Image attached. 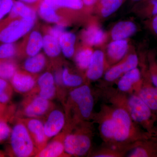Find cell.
I'll return each mask as SVG.
<instances>
[{"label":"cell","mask_w":157,"mask_h":157,"mask_svg":"<svg viewBox=\"0 0 157 157\" xmlns=\"http://www.w3.org/2000/svg\"><path fill=\"white\" fill-rule=\"evenodd\" d=\"M110 112L114 122L113 143L127 145L152 136L135 123L122 105L114 104Z\"/></svg>","instance_id":"1"},{"label":"cell","mask_w":157,"mask_h":157,"mask_svg":"<svg viewBox=\"0 0 157 157\" xmlns=\"http://www.w3.org/2000/svg\"><path fill=\"white\" fill-rule=\"evenodd\" d=\"M113 103L123 106L133 121L151 136L157 135V115L136 94L115 99Z\"/></svg>","instance_id":"2"},{"label":"cell","mask_w":157,"mask_h":157,"mask_svg":"<svg viewBox=\"0 0 157 157\" xmlns=\"http://www.w3.org/2000/svg\"><path fill=\"white\" fill-rule=\"evenodd\" d=\"M11 144L13 153L18 157H29L38 151L25 125L18 122L11 131Z\"/></svg>","instance_id":"3"},{"label":"cell","mask_w":157,"mask_h":157,"mask_svg":"<svg viewBox=\"0 0 157 157\" xmlns=\"http://www.w3.org/2000/svg\"><path fill=\"white\" fill-rule=\"evenodd\" d=\"M70 98L84 119L90 118L92 113L94 100L91 90L87 85L77 87L70 93Z\"/></svg>","instance_id":"4"},{"label":"cell","mask_w":157,"mask_h":157,"mask_svg":"<svg viewBox=\"0 0 157 157\" xmlns=\"http://www.w3.org/2000/svg\"><path fill=\"white\" fill-rule=\"evenodd\" d=\"M65 151L70 155L82 156L87 154L91 145L90 136L84 133L67 135L63 140Z\"/></svg>","instance_id":"5"},{"label":"cell","mask_w":157,"mask_h":157,"mask_svg":"<svg viewBox=\"0 0 157 157\" xmlns=\"http://www.w3.org/2000/svg\"><path fill=\"white\" fill-rule=\"evenodd\" d=\"M35 19L22 18L11 22L0 33V41L5 43H12L30 30Z\"/></svg>","instance_id":"6"},{"label":"cell","mask_w":157,"mask_h":157,"mask_svg":"<svg viewBox=\"0 0 157 157\" xmlns=\"http://www.w3.org/2000/svg\"><path fill=\"white\" fill-rule=\"evenodd\" d=\"M138 59L137 55L132 54L109 68L105 73L104 78L108 82L115 81L124 73L137 67Z\"/></svg>","instance_id":"7"},{"label":"cell","mask_w":157,"mask_h":157,"mask_svg":"<svg viewBox=\"0 0 157 157\" xmlns=\"http://www.w3.org/2000/svg\"><path fill=\"white\" fill-rule=\"evenodd\" d=\"M127 156L157 157V135L151 136L135 142Z\"/></svg>","instance_id":"8"},{"label":"cell","mask_w":157,"mask_h":157,"mask_svg":"<svg viewBox=\"0 0 157 157\" xmlns=\"http://www.w3.org/2000/svg\"><path fill=\"white\" fill-rule=\"evenodd\" d=\"M135 90L136 95L157 115V88L152 83L149 75Z\"/></svg>","instance_id":"9"},{"label":"cell","mask_w":157,"mask_h":157,"mask_svg":"<svg viewBox=\"0 0 157 157\" xmlns=\"http://www.w3.org/2000/svg\"><path fill=\"white\" fill-rule=\"evenodd\" d=\"M24 123L28 129L38 152L40 151L47 144L48 139L44 131V124L41 121L35 118H28L25 120Z\"/></svg>","instance_id":"10"},{"label":"cell","mask_w":157,"mask_h":157,"mask_svg":"<svg viewBox=\"0 0 157 157\" xmlns=\"http://www.w3.org/2000/svg\"><path fill=\"white\" fill-rule=\"evenodd\" d=\"M50 107L49 100L39 95L35 96L25 102L24 105L23 114L28 118L38 117L48 112Z\"/></svg>","instance_id":"11"},{"label":"cell","mask_w":157,"mask_h":157,"mask_svg":"<svg viewBox=\"0 0 157 157\" xmlns=\"http://www.w3.org/2000/svg\"><path fill=\"white\" fill-rule=\"evenodd\" d=\"M65 116L63 113L58 109L52 111L44 124V131L48 138L56 136L63 128Z\"/></svg>","instance_id":"12"},{"label":"cell","mask_w":157,"mask_h":157,"mask_svg":"<svg viewBox=\"0 0 157 157\" xmlns=\"http://www.w3.org/2000/svg\"><path fill=\"white\" fill-rule=\"evenodd\" d=\"M141 73L137 68L124 73L117 83L118 89L121 92H129L135 90L141 84Z\"/></svg>","instance_id":"13"},{"label":"cell","mask_w":157,"mask_h":157,"mask_svg":"<svg viewBox=\"0 0 157 157\" xmlns=\"http://www.w3.org/2000/svg\"><path fill=\"white\" fill-rule=\"evenodd\" d=\"M105 68V56L101 50H96L93 53L90 63L87 69L86 75L88 78L95 81L101 78Z\"/></svg>","instance_id":"14"},{"label":"cell","mask_w":157,"mask_h":157,"mask_svg":"<svg viewBox=\"0 0 157 157\" xmlns=\"http://www.w3.org/2000/svg\"><path fill=\"white\" fill-rule=\"evenodd\" d=\"M99 122V129L101 137L106 142L113 143L114 122L111 116L110 108L104 109Z\"/></svg>","instance_id":"15"},{"label":"cell","mask_w":157,"mask_h":157,"mask_svg":"<svg viewBox=\"0 0 157 157\" xmlns=\"http://www.w3.org/2000/svg\"><path fill=\"white\" fill-rule=\"evenodd\" d=\"M137 26L130 21L118 23L112 29L111 35L113 40H125L136 33Z\"/></svg>","instance_id":"16"},{"label":"cell","mask_w":157,"mask_h":157,"mask_svg":"<svg viewBox=\"0 0 157 157\" xmlns=\"http://www.w3.org/2000/svg\"><path fill=\"white\" fill-rule=\"evenodd\" d=\"M11 84L17 92L25 93L28 92L33 89L36 82L30 75L16 73L11 78Z\"/></svg>","instance_id":"17"},{"label":"cell","mask_w":157,"mask_h":157,"mask_svg":"<svg viewBox=\"0 0 157 157\" xmlns=\"http://www.w3.org/2000/svg\"><path fill=\"white\" fill-rule=\"evenodd\" d=\"M126 40H113L108 45L107 53L111 61L116 63L122 59L128 49Z\"/></svg>","instance_id":"18"},{"label":"cell","mask_w":157,"mask_h":157,"mask_svg":"<svg viewBox=\"0 0 157 157\" xmlns=\"http://www.w3.org/2000/svg\"><path fill=\"white\" fill-rule=\"evenodd\" d=\"M105 32L98 26H91L84 32V41L88 45H99L102 44L106 39Z\"/></svg>","instance_id":"19"},{"label":"cell","mask_w":157,"mask_h":157,"mask_svg":"<svg viewBox=\"0 0 157 157\" xmlns=\"http://www.w3.org/2000/svg\"><path fill=\"white\" fill-rule=\"evenodd\" d=\"M65 151L63 141L55 140L50 142L42 150L38 152L36 157H59Z\"/></svg>","instance_id":"20"},{"label":"cell","mask_w":157,"mask_h":157,"mask_svg":"<svg viewBox=\"0 0 157 157\" xmlns=\"http://www.w3.org/2000/svg\"><path fill=\"white\" fill-rule=\"evenodd\" d=\"M76 36L73 33L65 32L59 39L61 49L66 57L70 58L74 53Z\"/></svg>","instance_id":"21"},{"label":"cell","mask_w":157,"mask_h":157,"mask_svg":"<svg viewBox=\"0 0 157 157\" xmlns=\"http://www.w3.org/2000/svg\"><path fill=\"white\" fill-rule=\"evenodd\" d=\"M42 48L46 54L51 57L58 56L61 50L58 39L50 35L43 37Z\"/></svg>","instance_id":"22"},{"label":"cell","mask_w":157,"mask_h":157,"mask_svg":"<svg viewBox=\"0 0 157 157\" xmlns=\"http://www.w3.org/2000/svg\"><path fill=\"white\" fill-rule=\"evenodd\" d=\"M10 15L11 17L21 16L22 18H32L36 19L35 11L24 3L21 1H15L11 9Z\"/></svg>","instance_id":"23"},{"label":"cell","mask_w":157,"mask_h":157,"mask_svg":"<svg viewBox=\"0 0 157 157\" xmlns=\"http://www.w3.org/2000/svg\"><path fill=\"white\" fill-rule=\"evenodd\" d=\"M45 64V56L41 54H38L29 58L25 61L24 68L29 73H38L43 69Z\"/></svg>","instance_id":"24"},{"label":"cell","mask_w":157,"mask_h":157,"mask_svg":"<svg viewBox=\"0 0 157 157\" xmlns=\"http://www.w3.org/2000/svg\"><path fill=\"white\" fill-rule=\"evenodd\" d=\"M43 37L39 32L33 31L30 36L26 52L30 56L38 54L43 45Z\"/></svg>","instance_id":"25"},{"label":"cell","mask_w":157,"mask_h":157,"mask_svg":"<svg viewBox=\"0 0 157 157\" xmlns=\"http://www.w3.org/2000/svg\"><path fill=\"white\" fill-rule=\"evenodd\" d=\"M46 4L56 10L59 8L78 10L83 7L82 0H43Z\"/></svg>","instance_id":"26"},{"label":"cell","mask_w":157,"mask_h":157,"mask_svg":"<svg viewBox=\"0 0 157 157\" xmlns=\"http://www.w3.org/2000/svg\"><path fill=\"white\" fill-rule=\"evenodd\" d=\"M39 11L41 17L48 22L56 23L60 20V17L56 12V10L44 1L41 3Z\"/></svg>","instance_id":"27"},{"label":"cell","mask_w":157,"mask_h":157,"mask_svg":"<svg viewBox=\"0 0 157 157\" xmlns=\"http://www.w3.org/2000/svg\"><path fill=\"white\" fill-rule=\"evenodd\" d=\"M123 0H101V13L106 17L116 11L122 4Z\"/></svg>","instance_id":"28"},{"label":"cell","mask_w":157,"mask_h":157,"mask_svg":"<svg viewBox=\"0 0 157 157\" xmlns=\"http://www.w3.org/2000/svg\"><path fill=\"white\" fill-rule=\"evenodd\" d=\"M94 52L90 48H85L78 52L75 60L78 67L82 70L87 69L89 66Z\"/></svg>","instance_id":"29"},{"label":"cell","mask_w":157,"mask_h":157,"mask_svg":"<svg viewBox=\"0 0 157 157\" xmlns=\"http://www.w3.org/2000/svg\"><path fill=\"white\" fill-rule=\"evenodd\" d=\"M62 75L63 83L68 87H78L83 82V79L81 76L71 74L67 68L63 70Z\"/></svg>","instance_id":"30"},{"label":"cell","mask_w":157,"mask_h":157,"mask_svg":"<svg viewBox=\"0 0 157 157\" xmlns=\"http://www.w3.org/2000/svg\"><path fill=\"white\" fill-rule=\"evenodd\" d=\"M13 94V88L6 81L0 78V103L8 104L11 100Z\"/></svg>","instance_id":"31"},{"label":"cell","mask_w":157,"mask_h":157,"mask_svg":"<svg viewBox=\"0 0 157 157\" xmlns=\"http://www.w3.org/2000/svg\"><path fill=\"white\" fill-rule=\"evenodd\" d=\"M16 67L14 63L9 61L0 62V78L9 79L16 73Z\"/></svg>","instance_id":"32"},{"label":"cell","mask_w":157,"mask_h":157,"mask_svg":"<svg viewBox=\"0 0 157 157\" xmlns=\"http://www.w3.org/2000/svg\"><path fill=\"white\" fill-rule=\"evenodd\" d=\"M127 151L126 150L119 149L116 148L106 149L98 152L94 155L95 157H122Z\"/></svg>","instance_id":"33"},{"label":"cell","mask_w":157,"mask_h":157,"mask_svg":"<svg viewBox=\"0 0 157 157\" xmlns=\"http://www.w3.org/2000/svg\"><path fill=\"white\" fill-rule=\"evenodd\" d=\"M54 77L50 73L46 72L40 76L38 80L39 89L45 88L55 85Z\"/></svg>","instance_id":"34"},{"label":"cell","mask_w":157,"mask_h":157,"mask_svg":"<svg viewBox=\"0 0 157 157\" xmlns=\"http://www.w3.org/2000/svg\"><path fill=\"white\" fill-rule=\"evenodd\" d=\"M15 53V48L11 43H6L0 46V59L11 57Z\"/></svg>","instance_id":"35"},{"label":"cell","mask_w":157,"mask_h":157,"mask_svg":"<svg viewBox=\"0 0 157 157\" xmlns=\"http://www.w3.org/2000/svg\"><path fill=\"white\" fill-rule=\"evenodd\" d=\"M149 75L152 83L157 88V61L154 59H150Z\"/></svg>","instance_id":"36"},{"label":"cell","mask_w":157,"mask_h":157,"mask_svg":"<svg viewBox=\"0 0 157 157\" xmlns=\"http://www.w3.org/2000/svg\"><path fill=\"white\" fill-rule=\"evenodd\" d=\"M6 120L0 119V142L6 140L11 135V131Z\"/></svg>","instance_id":"37"},{"label":"cell","mask_w":157,"mask_h":157,"mask_svg":"<svg viewBox=\"0 0 157 157\" xmlns=\"http://www.w3.org/2000/svg\"><path fill=\"white\" fill-rule=\"evenodd\" d=\"M56 93L55 85L45 88L39 89V95L41 98L49 100L54 98Z\"/></svg>","instance_id":"38"},{"label":"cell","mask_w":157,"mask_h":157,"mask_svg":"<svg viewBox=\"0 0 157 157\" xmlns=\"http://www.w3.org/2000/svg\"><path fill=\"white\" fill-rule=\"evenodd\" d=\"M147 16L152 17L157 15V0H149L144 9Z\"/></svg>","instance_id":"39"},{"label":"cell","mask_w":157,"mask_h":157,"mask_svg":"<svg viewBox=\"0 0 157 157\" xmlns=\"http://www.w3.org/2000/svg\"><path fill=\"white\" fill-rule=\"evenodd\" d=\"M14 2L13 0H0V12L4 16L11 11Z\"/></svg>","instance_id":"40"},{"label":"cell","mask_w":157,"mask_h":157,"mask_svg":"<svg viewBox=\"0 0 157 157\" xmlns=\"http://www.w3.org/2000/svg\"><path fill=\"white\" fill-rule=\"evenodd\" d=\"M65 30L66 29L64 25H58L55 26L51 29L49 31V35H51L52 36L59 40L60 37L66 32Z\"/></svg>","instance_id":"41"},{"label":"cell","mask_w":157,"mask_h":157,"mask_svg":"<svg viewBox=\"0 0 157 157\" xmlns=\"http://www.w3.org/2000/svg\"><path fill=\"white\" fill-rule=\"evenodd\" d=\"M148 25L152 31L157 36V15L151 17L148 21Z\"/></svg>","instance_id":"42"},{"label":"cell","mask_w":157,"mask_h":157,"mask_svg":"<svg viewBox=\"0 0 157 157\" xmlns=\"http://www.w3.org/2000/svg\"><path fill=\"white\" fill-rule=\"evenodd\" d=\"M8 114H7V109L6 104L0 103V119H3L6 120V117H8Z\"/></svg>","instance_id":"43"},{"label":"cell","mask_w":157,"mask_h":157,"mask_svg":"<svg viewBox=\"0 0 157 157\" xmlns=\"http://www.w3.org/2000/svg\"><path fill=\"white\" fill-rule=\"evenodd\" d=\"M55 82L58 85H61L63 84V80H62V73H56L55 74V76L54 78Z\"/></svg>","instance_id":"44"},{"label":"cell","mask_w":157,"mask_h":157,"mask_svg":"<svg viewBox=\"0 0 157 157\" xmlns=\"http://www.w3.org/2000/svg\"><path fill=\"white\" fill-rule=\"evenodd\" d=\"M84 5L87 6H91L96 2L97 0H82Z\"/></svg>","instance_id":"45"},{"label":"cell","mask_w":157,"mask_h":157,"mask_svg":"<svg viewBox=\"0 0 157 157\" xmlns=\"http://www.w3.org/2000/svg\"><path fill=\"white\" fill-rule=\"evenodd\" d=\"M39 0H19V1L23 3H28V4H32L36 2Z\"/></svg>","instance_id":"46"},{"label":"cell","mask_w":157,"mask_h":157,"mask_svg":"<svg viewBox=\"0 0 157 157\" xmlns=\"http://www.w3.org/2000/svg\"><path fill=\"white\" fill-rule=\"evenodd\" d=\"M3 15H2V14H1V13H0V19H1V18H2V17H3Z\"/></svg>","instance_id":"47"},{"label":"cell","mask_w":157,"mask_h":157,"mask_svg":"<svg viewBox=\"0 0 157 157\" xmlns=\"http://www.w3.org/2000/svg\"><path fill=\"white\" fill-rule=\"evenodd\" d=\"M3 156V155L2 154L0 153V157Z\"/></svg>","instance_id":"48"},{"label":"cell","mask_w":157,"mask_h":157,"mask_svg":"<svg viewBox=\"0 0 157 157\" xmlns=\"http://www.w3.org/2000/svg\"><path fill=\"white\" fill-rule=\"evenodd\" d=\"M133 1H140V0H133Z\"/></svg>","instance_id":"49"}]
</instances>
